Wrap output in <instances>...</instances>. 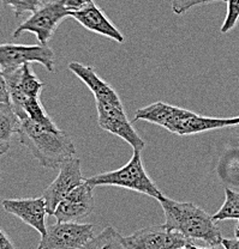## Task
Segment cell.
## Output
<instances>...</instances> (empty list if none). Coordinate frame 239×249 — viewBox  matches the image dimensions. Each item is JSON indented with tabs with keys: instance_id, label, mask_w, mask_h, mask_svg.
I'll return each mask as SVG.
<instances>
[{
	"instance_id": "obj_1",
	"label": "cell",
	"mask_w": 239,
	"mask_h": 249,
	"mask_svg": "<svg viewBox=\"0 0 239 249\" xmlns=\"http://www.w3.org/2000/svg\"><path fill=\"white\" fill-rule=\"evenodd\" d=\"M69 70L74 72L94 95L100 128L124 139L134 150L142 151L145 147L144 140L139 136L129 121L123 102L116 90L99 77L92 66H85L80 62H70Z\"/></svg>"
},
{
	"instance_id": "obj_2",
	"label": "cell",
	"mask_w": 239,
	"mask_h": 249,
	"mask_svg": "<svg viewBox=\"0 0 239 249\" xmlns=\"http://www.w3.org/2000/svg\"><path fill=\"white\" fill-rule=\"evenodd\" d=\"M137 120L155 124L177 136H192L212 129L239 126V116L227 119L208 118L163 102H155L137 109L134 121Z\"/></svg>"
},
{
	"instance_id": "obj_3",
	"label": "cell",
	"mask_w": 239,
	"mask_h": 249,
	"mask_svg": "<svg viewBox=\"0 0 239 249\" xmlns=\"http://www.w3.org/2000/svg\"><path fill=\"white\" fill-rule=\"evenodd\" d=\"M20 121L17 134L20 144L29 150L42 167L57 169L64 160L76 154V147L71 138L59 127L52 128L29 118Z\"/></svg>"
},
{
	"instance_id": "obj_4",
	"label": "cell",
	"mask_w": 239,
	"mask_h": 249,
	"mask_svg": "<svg viewBox=\"0 0 239 249\" xmlns=\"http://www.w3.org/2000/svg\"><path fill=\"white\" fill-rule=\"evenodd\" d=\"M158 201L165 213V227L188 240H201L213 247L222 243V235L217 220L192 202H179L161 196Z\"/></svg>"
},
{
	"instance_id": "obj_5",
	"label": "cell",
	"mask_w": 239,
	"mask_h": 249,
	"mask_svg": "<svg viewBox=\"0 0 239 249\" xmlns=\"http://www.w3.org/2000/svg\"><path fill=\"white\" fill-rule=\"evenodd\" d=\"M85 182L92 187H123V188L139 192V193L145 194V196H149L155 199H159L162 196L160 189L153 182V180L145 171L139 150H134L131 160L120 169L92 176L89 178H85Z\"/></svg>"
},
{
	"instance_id": "obj_6",
	"label": "cell",
	"mask_w": 239,
	"mask_h": 249,
	"mask_svg": "<svg viewBox=\"0 0 239 249\" xmlns=\"http://www.w3.org/2000/svg\"><path fill=\"white\" fill-rule=\"evenodd\" d=\"M71 16V10L65 5L64 0H52L42 4L28 19H25L12 34L17 38L23 33H34L41 45H47L52 35L64 18Z\"/></svg>"
},
{
	"instance_id": "obj_7",
	"label": "cell",
	"mask_w": 239,
	"mask_h": 249,
	"mask_svg": "<svg viewBox=\"0 0 239 249\" xmlns=\"http://www.w3.org/2000/svg\"><path fill=\"white\" fill-rule=\"evenodd\" d=\"M2 73L10 92L11 107L17 115L28 103L40 100L43 83L34 74L30 62H25L17 69L5 70Z\"/></svg>"
},
{
	"instance_id": "obj_8",
	"label": "cell",
	"mask_w": 239,
	"mask_h": 249,
	"mask_svg": "<svg viewBox=\"0 0 239 249\" xmlns=\"http://www.w3.org/2000/svg\"><path fill=\"white\" fill-rule=\"evenodd\" d=\"M94 225L57 222L41 236L38 249H80L94 237Z\"/></svg>"
},
{
	"instance_id": "obj_9",
	"label": "cell",
	"mask_w": 239,
	"mask_h": 249,
	"mask_svg": "<svg viewBox=\"0 0 239 249\" xmlns=\"http://www.w3.org/2000/svg\"><path fill=\"white\" fill-rule=\"evenodd\" d=\"M25 62H39L48 72L54 70V53L47 45H0V67L1 71L17 69Z\"/></svg>"
},
{
	"instance_id": "obj_10",
	"label": "cell",
	"mask_w": 239,
	"mask_h": 249,
	"mask_svg": "<svg viewBox=\"0 0 239 249\" xmlns=\"http://www.w3.org/2000/svg\"><path fill=\"white\" fill-rule=\"evenodd\" d=\"M85 181L80 169V160L71 157L64 160L59 167V174L53 182L43 192V199L46 201V209L49 216H53L57 206L70 192Z\"/></svg>"
},
{
	"instance_id": "obj_11",
	"label": "cell",
	"mask_w": 239,
	"mask_h": 249,
	"mask_svg": "<svg viewBox=\"0 0 239 249\" xmlns=\"http://www.w3.org/2000/svg\"><path fill=\"white\" fill-rule=\"evenodd\" d=\"M128 249H179L190 242L181 233L168 230L165 225H153L123 237Z\"/></svg>"
},
{
	"instance_id": "obj_12",
	"label": "cell",
	"mask_w": 239,
	"mask_h": 249,
	"mask_svg": "<svg viewBox=\"0 0 239 249\" xmlns=\"http://www.w3.org/2000/svg\"><path fill=\"white\" fill-rule=\"evenodd\" d=\"M93 189L85 181L72 189L54 211L57 222H80L89 216L95 206Z\"/></svg>"
},
{
	"instance_id": "obj_13",
	"label": "cell",
	"mask_w": 239,
	"mask_h": 249,
	"mask_svg": "<svg viewBox=\"0 0 239 249\" xmlns=\"http://www.w3.org/2000/svg\"><path fill=\"white\" fill-rule=\"evenodd\" d=\"M2 209L14 216H16L23 223L34 228L41 236L47 231L46 227V201L42 198H27V199H5L1 202Z\"/></svg>"
},
{
	"instance_id": "obj_14",
	"label": "cell",
	"mask_w": 239,
	"mask_h": 249,
	"mask_svg": "<svg viewBox=\"0 0 239 249\" xmlns=\"http://www.w3.org/2000/svg\"><path fill=\"white\" fill-rule=\"evenodd\" d=\"M70 17L77 20L80 25H83L89 31L106 36V37L111 38L118 43L124 42L123 34L118 30V28L108 19L107 16L103 14L102 10L96 6L94 2L80 10L71 11Z\"/></svg>"
},
{
	"instance_id": "obj_15",
	"label": "cell",
	"mask_w": 239,
	"mask_h": 249,
	"mask_svg": "<svg viewBox=\"0 0 239 249\" xmlns=\"http://www.w3.org/2000/svg\"><path fill=\"white\" fill-rule=\"evenodd\" d=\"M20 124V118L11 105L0 103V156L10 150L12 137L18 133Z\"/></svg>"
},
{
	"instance_id": "obj_16",
	"label": "cell",
	"mask_w": 239,
	"mask_h": 249,
	"mask_svg": "<svg viewBox=\"0 0 239 249\" xmlns=\"http://www.w3.org/2000/svg\"><path fill=\"white\" fill-rule=\"evenodd\" d=\"M80 249H128L124 245L123 236L113 227H106Z\"/></svg>"
},
{
	"instance_id": "obj_17",
	"label": "cell",
	"mask_w": 239,
	"mask_h": 249,
	"mask_svg": "<svg viewBox=\"0 0 239 249\" xmlns=\"http://www.w3.org/2000/svg\"><path fill=\"white\" fill-rule=\"evenodd\" d=\"M226 199L217 213L213 214L214 220L239 219V192L226 187Z\"/></svg>"
},
{
	"instance_id": "obj_18",
	"label": "cell",
	"mask_w": 239,
	"mask_h": 249,
	"mask_svg": "<svg viewBox=\"0 0 239 249\" xmlns=\"http://www.w3.org/2000/svg\"><path fill=\"white\" fill-rule=\"evenodd\" d=\"M2 4L11 7L16 17H20L25 12H35L42 5V0H2Z\"/></svg>"
},
{
	"instance_id": "obj_19",
	"label": "cell",
	"mask_w": 239,
	"mask_h": 249,
	"mask_svg": "<svg viewBox=\"0 0 239 249\" xmlns=\"http://www.w3.org/2000/svg\"><path fill=\"white\" fill-rule=\"evenodd\" d=\"M227 14L221 25V33L226 34L235 29L239 22V0H226Z\"/></svg>"
},
{
	"instance_id": "obj_20",
	"label": "cell",
	"mask_w": 239,
	"mask_h": 249,
	"mask_svg": "<svg viewBox=\"0 0 239 249\" xmlns=\"http://www.w3.org/2000/svg\"><path fill=\"white\" fill-rule=\"evenodd\" d=\"M214 1H222V0H171V5H172V11L176 15H183L196 5ZM223 1H226V0H223Z\"/></svg>"
},
{
	"instance_id": "obj_21",
	"label": "cell",
	"mask_w": 239,
	"mask_h": 249,
	"mask_svg": "<svg viewBox=\"0 0 239 249\" xmlns=\"http://www.w3.org/2000/svg\"><path fill=\"white\" fill-rule=\"evenodd\" d=\"M0 103H7V105H11L10 92H9V89H7L6 80H5L4 73H2L1 69H0Z\"/></svg>"
},
{
	"instance_id": "obj_22",
	"label": "cell",
	"mask_w": 239,
	"mask_h": 249,
	"mask_svg": "<svg viewBox=\"0 0 239 249\" xmlns=\"http://www.w3.org/2000/svg\"><path fill=\"white\" fill-rule=\"evenodd\" d=\"M64 2L67 9L71 10V11H76V10H80L88 5L93 4V0H64Z\"/></svg>"
},
{
	"instance_id": "obj_23",
	"label": "cell",
	"mask_w": 239,
	"mask_h": 249,
	"mask_svg": "<svg viewBox=\"0 0 239 249\" xmlns=\"http://www.w3.org/2000/svg\"><path fill=\"white\" fill-rule=\"evenodd\" d=\"M0 249H16L12 241L2 229H0Z\"/></svg>"
},
{
	"instance_id": "obj_24",
	"label": "cell",
	"mask_w": 239,
	"mask_h": 249,
	"mask_svg": "<svg viewBox=\"0 0 239 249\" xmlns=\"http://www.w3.org/2000/svg\"><path fill=\"white\" fill-rule=\"evenodd\" d=\"M225 249H239V238H222V243Z\"/></svg>"
},
{
	"instance_id": "obj_25",
	"label": "cell",
	"mask_w": 239,
	"mask_h": 249,
	"mask_svg": "<svg viewBox=\"0 0 239 249\" xmlns=\"http://www.w3.org/2000/svg\"><path fill=\"white\" fill-rule=\"evenodd\" d=\"M179 249H217V248H214V247H212V248H207V247H197V246L192 245L191 241H190V242H188V243H186L185 246H183V247L179 248Z\"/></svg>"
},
{
	"instance_id": "obj_26",
	"label": "cell",
	"mask_w": 239,
	"mask_h": 249,
	"mask_svg": "<svg viewBox=\"0 0 239 249\" xmlns=\"http://www.w3.org/2000/svg\"><path fill=\"white\" fill-rule=\"evenodd\" d=\"M236 237L239 238V223H238V225H237V229H236Z\"/></svg>"
}]
</instances>
